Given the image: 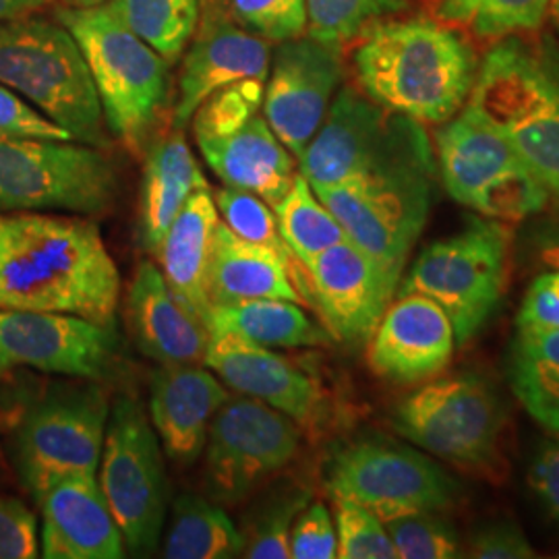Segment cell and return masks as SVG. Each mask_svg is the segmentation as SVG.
Listing matches in <instances>:
<instances>
[{"label":"cell","instance_id":"cell-9","mask_svg":"<svg viewBox=\"0 0 559 559\" xmlns=\"http://www.w3.org/2000/svg\"><path fill=\"white\" fill-rule=\"evenodd\" d=\"M265 81H240L201 104L191 119L203 160L226 185L276 205L297 177L295 156L261 115Z\"/></svg>","mask_w":559,"mask_h":559},{"label":"cell","instance_id":"cell-11","mask_svg":"<svg viewBox=\"0 0 559 559\" xmlns=\"http://www.w3.org/2000/svg\"><path fill=\"white\" fill-rule=\"evenodd\" d=\"M503 402L479 373L420 385L394 408L392 425L420 450L468 471H493L503 433Z\"/></svg>","mask_w":559,"mask_h":559},{"label":"cell","instance_id":"cell-10","mask_svg":"<svg viewBox=\"0 0 559 559\" xmlns=\"http://www.w3.org/2000/svg\"><path fill=\"white\" fill-rule=\"evenodd\" d=\"M108 417L104 385L83 378L55 383L25 411L15 429L13 454L34 500L57 479L98 473Z\"/></svg>","mask_w":559,"mask_h":559},{"label":"cell","instance_id":"cell-46","mask_svg":"<svg viewBox=\"0 0 559 559\" xmlns=\"http://www.w3.org/2000/svg\"><path fill=\"white\" fill-rule=\"evenodd\" d=\"M528 485L549 516L559 522V440L540 445L528 471Z\"/></svg>","mask_w":559,"mask_h":559},{"label":"cell","instance_id":"cell-19","mask_svg":"<svg viewBox=\"0 0 559 559\" xmlns=\"http://www.w3.org/2000/svg\"><path fill=\"white\" fill-rule=\"evenodd\" d=\"M272 44L230 20L222 7L205 9L180 64L173 108L175 129H185L195 110L216 92L240 81H265Z\"/></svg>","mask_w":559,"mask_h":559},{"label":"cell","instance_id":"cell-22","mask_svg":"<svg viewBox=\"0 0 559 559\" xmlns=\"http://www.w3.org/2000/svg\"><path fill=\"white\" fill-rule=\"evenodd\" d=\"M41 512L40 556L46 559H120L119 524L96 475H69L36 498Z\"/></svg>","mask_w":559,"mask_h":559},{"label":"cell","instance_id":"cell-17","mask_svg":"<svg viewBox=\"0 0 559 559\" xmlns=\"http://www.w3.org/2000/svg\"><path fill=\"white\" fill-rule=\"evenodd\" d=\"M342 78V46L309 34L276 44L261 108L276 138L297 160L320 131Z\"/></svg>","mask_w":559,"mask_h":559},{"label":"cell","instance_id":"cell-36","mask_svg":"<svg viewBox=\"0 0 559 559\" xmlns=\"http://www.w3.org/2000/svg\"><path fill=\"white\" fill-rule=\"evenodd\" d=\"M305 4L307 34L336 46L357 40L371 25L408 9V0H305Z\"/></svg>","mask_w":559,"mask_h":559},{"label":"cell","instance_id":"cell-31","mask_svg":"<svg viewBox=\"0 0 559 559\" xmlns=\"http://www.w3.org/2000/svg\"><path fill=\"white\" fill-rule=\"evenodd\" d=\"M240 528L218 503L200 496H180L162 547L166 559L242 558Z\"/></svg>","mask_w":559,"mask_h":559},{"label":"cell","instance_id":"cell-23","mask_svg":"<svg viewBox=\"0 0 559 559\" xmlns=\"http://www.w3.org/2000/svg\"><path fill=\"white\" fill-rule=\"evenodd\" d=\"M127 318L141 353L162 367L203 365L212 332L168 288L154 261H141L127 293Z\"/></svg>","mask_w":559,"mask_h":559},{"label":"cell","instance_id":"cell-41","mask_svg":"<svg viewBox=\"0 0 559 559\" xmlns=\"http://www.w3.org/2000/svg\"><path fill=\"white\" fill-rule=\"evenodd\" d=\"M334 500V524L338 535V558L396 559V547L388 535L385 522L357 501Z\"/></svg>","mask_w":559,"mask_h":559},{"label":"cell","instance_id":"cell-30","mask_svg":"<svg viewBox=\"0 0 559 559\" xmlns=\"http://www.w3.org/2000/svg\"><path fill=\"white\" fill-rule=\"evenodd\" d=\"M510 383L531 417L559 433V328L519 330Z\"/></svg>","mask_w":559,"mask_h":559},{"label":"cell","instance_id":"cell-6","mask_svg":"<svg viewBox=\"0 0 559 559\" xmlns=\"http://www.w3.org/2000/svg\"><path fill=\"white\" fill-rule=\"evenodd\" d=\"M436 166L433 150L425 147L313 191L346 239L400 280L431 212Z\"/></svg>","mask_w":559,"mask_h":559},{"label":"cell","instance_id":"cell-34","mask_svg":"<svg viewBox=\"0 0 559 559\" xmlns=\"http://www.w3.org/2000/svg\"><path fill=\"white\" fill-rule=\"evenodd\" d=\"M551 0H438L436 17L459 25L479 38L498 40L537 32Z\"/></svg>","mask_w":559,"mask_h":559},{"label":"cell","instance_id":"cell-35","mask_svg":"<svg viewBox=\"0 0 559 559\" xmlns=\"http://www.w3.org/2000/svg\"><path fill=\"white\" fill-rule=\"evenodd\" d=\"M309 506V491L297 485H280L265 493L245 516L240 535L245 539L242 558H290L293 524Z\"/></svg>","mask_w":559,"mask_h":559},{"label":"cell","instance_id":"cell-44","mask_svg":"<svg viewBox=\"0 0 559 559\" xmlns=\"http://www.w3.org/2000/svg\"><path fill=\"white\" fill-rule=\"evenodd\" d=\"M40 556V528L36 514L13 496H0V559Z\"/></svg>","mask_w":559,"mask_h":559},{"label":"cell","instance_id":"cell-42","mask_svg":"<svg viewBox=\"0 0 559 559\" xmlns=\"http://www.w3.org/2000/svg\"><path fill=\"white\" fill-rule=\"evenodd\" d=\"M0 138H29V140L75 141L55 120L0 83Z\"/></svg>","mask_w":559,"mask_h":559},{"label":"cell","instance_id":"cell-43","mask_svg":"<svg viewBox=\"0 0 559 559\" xmlns=\"http://www.w3.org/2000/svg\"><path fill=\"white\" fill-rule=\"evenodd\" d=\"M290 558H338V535L330 510L323 503L302 508L290 533Z\"/></svg>","mask_w":559,"mask_h":559},{"label":"cell","instance_id":"cell-16","mask_svg":"<svg viewBox=\"0 0 559 559\" xmlns=\"http://www.w3.org/2000/svg\"><path fill=\"white\" fill-rule=\"evenodd\" d=\"M119 359V334L60 313L0 309V381L13 369L29 367L64 378L106 380Z\"/></svg>","mask_w":559,"mask_h":559},{"label":"cell","instance_id":"cell-26","mask_svg":"<svg viewBox=\"0 0 559 559\" xmlns=\"http://www.w3.org/2000/svg\"><path fill=\"white\" fill-rule=\"evenodd\" d=\"M221 214L210 189L195 191L168 226L156 258L162 276L175 297L207 323L212 302L207 297V270Z\"/></svg>","mask_w":559,"mask_h":559},{"label":"cell","instance_id":"cell-15","mask_svg":"<svg viewBox=\"0 0 559 559\" xmlns=\"http://www.w3.org/2000/svg\"><path fill=\"white\" fill-rule=\"evenodd\" d=\"M299 448V423L261 400L228 394L203 448L212 498L224 503L249 498L263 480L286 468Z\"/></svg>","mask_w":559,"mask_h":559},{"label":"cell","instance_id":"cell-7","mask_svg":"<svg viewBox=\"0 0 559 559\" xmlns=\"http://www.w3.org/2000/svg\"><path fill=\"white\" fill-rule=\"evenodd\" d=\"M508 267V228L473 216L448 239L423 249L400 282L399 295H420L452 321L456 344L475 338L500 305Z\"/></svg>","mask_w":559,"mask_h":559},{"label":"cell","instance_id":"cell-38","mask_svg":"<svg viewBox=\"0 0 559 559\" xmlns=\"http://www.w3.org/2000/svg\"><path fill=\"white\" fill-rule=\"evenodd\" d=\"M549 198V191L531 173V168L526 164H520L493 185L483 189L468 203V207L491 221H524L533 214H539Z\"/></svg>","mask_w":559,"mask_h":559},{"label":"cell","instance_id":"cell-50","mask_svg":"<svg viewBox=\"0 0 559 559\" xmlns=\"http://www.w3.org/2000/svg\"><path fill=\"white\" fill-rule=\"evenodd\" d=\"M547 15L554 21V27L558 29L559 34V0H551V2H549V13H547Z\"/></svg>","mask_w":559,"mask_h":559},{"label":"cell","instance_id":"cell-51","mask_svg":"<svg viewBox=\"0 0 559 559\" xmlns=\"http://www.w3.org/2000/svg\"><path fill=\"white\" fill-rule=\"evenodd\" d=\"M214 7H221V0H201V9H214Z\"/></svg>","mask_w":559,"mask_h":559},{"label":"cell","instance_id":"cell-45","mask_svg":"<svg viewBox=\"0 0 559 559\" xmlns=\"http://www.w3.org/2000/svg\"><path fill=\"white\" fill-rule=\"evenodd\" d=\"M471 556L479 559L535 558V549L526 535L512 522H496L479 528L471 537Z\"/></svg>","mask_w":559,"mask_h":559},{"label":"cell","instance_id":"cell-5","mask_svg":"<svg viewBox=\"0 0 559 559\" xmlns=\"http://www.w3.org/2000/svg\"><path fill=\"white\" fill-rule=\"evenodd\" d=\"M0 83L17 92L71 138L108 150L96 83L73 34L38 13L0 23Z\"/></svg>","mask_w":559,"mask_h":559},{"label":"cell","instance_id":"cell-14","mask_svg":"<svg viewBox=\"0 0 559 559\" xmlns=\"http://www.w3.org/2000/svg\"><path fill=\"white\" fill-rule=\"evenodd\" d=\"M429 145L423 122L396 115L344 85L330 104L320 131L300 154L299 173L313 189H320Z\"/></svg>","mask_w":559,"mask_h":559},{"label":"cell","instance_id":"cell-49","mask_svg":"<svg viewBox=\"0 0 559 559\" xmlns=\"http://www.w3.org/2000/svg\"><path fill=\"white\" fill-rule=\"evenodd\" d=\"M64 7H71V9H94V7H104L108 4L110 0H62Z\"/></svg>","mask_w":559,"mask_h":559},{"label":"cell","instance_id":"cell-25","mask_svg":"<svg viewBox=\"0 0 559 559\" xmlns=\"http://www.w3.org/2000/svg\"><path fill=\"white\" fill-rule=\"evenodd\" d=\"M436 156L448 195L466 207L483 189L524 164L510 141L468 108L441 122Z\"/></svg>","mask_w":559,"mask_h":559},{"label":"cell","instance_id":"cell-20","mask_svg":"<svg viewBox=\"0 0 559 559\" xmlns=\"http://www.w3.org/2000/svg\"><path fill=\"white\" fill-rule=\"evenodd\" d=\"M203 365L235 392L270 404L299 423L300 429L313 427L323 415L325 399L320 383L267 346L214 332Z\"/></svg>","mask_w":559,"mask_h":559},{"label":"cell","instance_id":"cell-13","mask_svg":"<svg viewBox=\"0 0 559 559\" xmlns=\"http://www.w3.org/2000/svg\"><path fill=\"white\" fill-rule=\"evenodd\" d=\"M328 489L332 498L357 501L381 522L443 512L459 501V480L438 462L399 441L365 438L353 441L330 460Z\"/></svg>","mask_w":559,"mask_h":559},{"label":"cell","instance_id":"cell-47","mask_svg":"<svg viewBox=\"0 0 559 559\" xmlns=\"http://www.w3.org/2000/svg\"><path fill=\"white\" fill-rule=\"evenodd\" d=\"M52 0H0V23L40 13Z\"/></svg>","mask_w":559,"mask_h":559},{"label":"cell","instance_id":"cell-8","mask_svg":"<svg viewBox=\"0 0 559 559\" xmlns=\"http://www.w3.org/2000/svg\"><path fill=\"white\" fill-rule=\"evenodd\" d=\"M119 179L106 150L81 141L0 138V212L106 214Z\"/></svg>","mask_w":559,"mask_h":559},{"label":"cell","instance_id":"cell-2","mask_svg":"<svg viewBox=\"0 0 559 559\" xmlns=\"http://www.w3.org/2000/svg\"><path fill=\"white\" fill-rule=\"evenodd\" d=\"M357 40L353 64L360 92L383 108L441 124L468 102L479 60L471 44L441 21L390 17Z\"/></svg>","mask_w":559,"mask_h":559},{"label":"cell","instance_id":"cell-33","mask_svg":"<svg viewBox=\"0 0 559 559\" xmlns=\"http://www.w3.org/2000/svg\"><path fill=\"white\" fill-rule=\"evenodd\" d=\"M272 207L278 221L280 235L300 265H307L321 251L346 239L340 222L321 203L309 180L300 173H297L286 195Z\"/></svg>","mask_w":559,"mask_h":559},{"label":"cell","instance_id":"cell-12","mask_svg":"<svg viewBox=\"0 0 559 559\" xmlns=\"http://www.w3.org/2000/svg\"><path fill=\"white\" fill-rule=\"evenodd\" d=\"M98 471L124 549L138 558L152 556L168 516V477L160 438L131 396H119L110 406Z\"/></svg>","mask_w":559,"mask_h":559},{"label":"cell","instance_id":"cell-1","mask_svg":"<svg viewBox=\"0 0 559 559\" xmlns=\"http://www.w3.org/2000/svg\"><path fill=\"white\" fill-rule=\"evenodd\" d=\"M120 274L90 218L0 212V309L112 325Z\"/></svg>","mask_w":559,"mask_h":559},{"label":"cell","instance_id":"cell-4","mask_svg":"<svg viewBox=\"0 0 559 559\" xmlns=\"http://www.w3.org/2000/svg\"><path fill=\"white\" fill-rule=\"evenodd\" d=\"M57 20L73 34L96 83L108 131L135 156L147 150L170 100V62L110 9L62 7Z\"/></svg>","mask_w":559,"mask_h":559},{"label":"cell","instance_id":"cell-21","mask_svg":"<svg viewBox=\"0 0 559 559\" xmlns=\"http://www.w3.org/2000/svg\"><path fill=\"white\" fill-rule=\"evenodd\" d=\"M454 348L456 334L440 305L420 295H399L369 338L367 359L383 380L420 383L448 369Z\"/></svg>","mask_w":559,"mask_h":559},{"label":"cell","instance_id":"cell-40","mask_svg":"<svg viewBox=\"0 0 559 559\" xmlns=\"http://www.w3.org/2000/svg\"><path fill=\"white\" fill-rule=\"evenodd\" d=\"M222 9L240 27L270 44L307 34L305 0H221Z\"/></svg>","mask_w":559,"mask_h":559},{"label":"cell","instance_id":"cell-3","mask_svg":"<svg viewBox=\"0 0 559 559\" xmlns=\"http://www.w3.org/2000/svg\"><path fill=\"white\" fill-rule=\"evenodd\" d=\"M516 150L559 198V57L520 38L498 41L479 64L464 104Z\"/></svg>","mask_w":559,"mask_h":559},{"label":"cell","instance_id":"cell-29","mask_svg":"<svg viewBox=\"0 0 559 559\" xmlns=\"http://www.w3.org/2000/svg\"><path fill=\"white\" fill-rule=\"evenodd\" d=\"M210 332L235 334L267 348H316L330 342V332L311 320L300 302L258 299L212 307Z\"/></svg>","mask_w":559,"mask_h":559},{"label":"cell","instance_id":"cell-39","mask_svg":"<svg viewBox=\"0 0 559 559\" xmlns=\"http://www.w3.org/2000/svg\"><path fill=\"white\" fill-rule=\"evenodd\" d=\"M388 535L402 559L460 558L459 533L441 512H420L385 522Z\"/></svg>","mask_w":559,"mask_h":559},{"label":"cell","instance_id":"cell-48","mask_svg":"<svg viewBox=\"0 0 559 559\" xmlns=\"http://www.w3.org/2000/svg\"><path fill=\"white\" fill-rule=\"evenodd\" d=\"M543 265L559 270V228L554 233H545L540 235L539 249H537Z\"/></svg>","mask_w":559,"mask_h":559},{"label":"cell","instance_id":"cell-27","mask_svg":"<svg viewBox=\"0 0 559 559\" xmlns=\"http://www.w3.org/2000/svg\"><path fill=\"white\" fill-rule=\"evenodd\" d=\"M290 267L293 261L240 239L221 221L207 270V297L212 307L258 299L300 302Z\"/></svg>","mask_w":559,"mask_h":559},{"label":"cell","instance_id":"cell-37","mask_svg":"<svg viewBox=\"0 0 559 559\" xmlns=\"http://www.w3.org/2000/svg\"><path fill=\"white\" fill-rule=\"evenodd\" d=\"M214 201H216L221 221L237 237L263 249H270L284 260H295L280 235L274 207L267 201L261 200L255 193L235 189V187L221 189Z\"/></svg>","mask_w":559,"mask_h":559},{"label":"cell","instance_id":"cell-28","mask_svg":"<svg viewBox=\"0 0 559 559\" xmlns=\"http://www.w3.org/2000/svg\"><path fill=\"white\" fill-rule=\"evenodd\" d=\"M200 189H210V185L182 129L147 145L140 198L141 240L147 251L156 255L168 226Z\"/></svg>","mask_w":559,"mask_h":559},{"label":"cell","instance_id":"cell-24","mask_svg":"<svg viewBox=\"0 0 559 559\" xmlns=\"http://www.w3.org/2000/svg\"><path fill=\"white\" fill-rule=\"evenodd\" d=\"M226 399L228 392L218 376L200 365L162 367L150 385V420L166 456L180 466H193Z\"/></svg>","mask_w":559,"mask_h":559},{"label":"cell","instance_id":"cell-18","mask_svg":"<svg viewBox=\"0 0 559 559\" xmlns=\"http://www.w3.org/2000/svg\"><path fill=\"white\" fill-rule=\"evenodd\" d=\"M302 267L330 336L353 346L369 342L400 280L348 239Z\"/></svg>","mask_w":559,"mask_h":559},{"label":"cell","instance_id":"cell-32","mask_svg":"<svg viewBox=\"0 0 559 559\" xmlns=\"http://www.w3.org/2000/svg\"><path fill=\"white\" fill-rule=\"evenodd\" d=\"M106 7L170 64L182 59L201 20V0H110Z\"/></svg>","mask_w":559,"mask_h":559}]
</instances>
